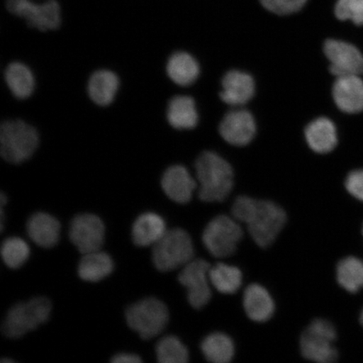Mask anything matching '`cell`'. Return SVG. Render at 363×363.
Returning <instances> with one entry per match:
<instances>
[{
  "label": "cell",
  "instance_id": "4",
  "mask_svg": "<svg viewBox=\"0 0 363 363\" xmlns=\"http://www.w3.org/2000/svg\"><path fill=\"white\" fill-rule=\"evenodd\" d=\"M194 248L191 238L183 229L167 230L154 245L152 261L159 271L169 272L193 260Z\"/></svg>",
  "mask_w": 363,
  "mask_h": 363
},
{
  "label": "cell",
  "instance_id": "11",
  "mask_svg": "<svg viewBox=\"0 0 363 363\" xmlns=\"http://www.w3.org/2000/svg\"><path fill=\"white\" fill-rule=\"evenodd\" d=\"M106 228L101 218L93 214L77 216L72 220L69 230L71 242L81 253L101 250Z\"/></svg>",
  "mask_w": 363,
  "mask_h": 363
},
{
  "label": "cell",
  "instance_id": "9",
  "mask_svg": "<svg viewBox=\"0 0 363 363\" xmlns=\"http://www.w3.org/2000/svg\"><path fill=\"white\" fill-rule=\"evenodd\" d=\"M7 10L40 31L55 30L61 25V8L55 0L36 4L31 0H7Z\"/></svg>",
  "mask_w": 363,
  "mask_h": 363
},
{
  "label": "cell",
  "instance_id": "22",
  "mask_svg": "<svg viewBox=\"0 0 363 363\" xmlns=\"http://www.w3.org/2000/svg\"><path fill=\"white\" fill-rule=\"evenodd\" d=\"M113 270L112 258L101 250L84 254L78 267L80 278L87 282L93 283L106 279Z\"/></svg>",
  "mask_w": 363,
  "mask_h": 363
},
{
  "label": "cell",
  "instance_id": "30",
  "mask_svg": "<svg viewBox=\"0 0 363 363\" xmlns=\"http://www.w3.org/2000/svg\"><path fill=\"white\" fill-rule=\"evenodd\" d=\"M2 259L10 269H17L24 265L30 257V247L24 240L10 238L1 247Z\"/></svg>",
  "mask_w": 363,
  "mask_h": 363
},
{
  "label": "cell",
  "instance_id": "17",
  "mask_svg": "<svg viewBox=\"0 0 363 363\" xmlns=\"http://www.w3.org/2000/svg\"><path fill=\"white\" fill-rule=\"evenodd\" d=\"M26 230L29 238L39 247L51 248L59 242L61 225L55 217L38 212L27 221Z\"/></svg>",
  "mask_w": 363,
  "mask_h": 363
},
{
  "label": "cell",
  "instance_id": "3",
  "mask_svg": "<svg viewBox=\"0 0 363 363\" xmlns=\"http://www.w3.org/2000/svg\"><path fill=\"white\" fill-rule=\"evenodd\" d=\"M39 144L38 131L21 120L4 121L0 128V153L4 160L20 164L33 155Z\"/></svg>",
  "mask_w": 363,
  "mask_h": 363
},
{
  "label": "cell",
  "instance_id": "23",
  "mask_svg": "<svg viewBox=\"0 0 363 363\" xmlns=\"http://www.w3.org/2000/svg\"><path fill=\"white\" fill-rule=\"evenodd\" d=\"M167 121L174 128L189 130L198 123V113L191 97L176 96L172 98L167 107Z\"/></svg>",
  "mask_w": 363,
  "mask_h": 363
},
{
  "label": "cell",
  "instance_id": "35",
  "mask_svg": "<svg viewBox=\"0 0 363 363\" xmlns=\"http://www.w3.org/2000/svg\"><path fill=\"white\" fill-rule=\"evenodd\" d=\"M1 362H2V363H12V362H13V360L9 359V358H4V359Z\"/></svg>",
  "mask_w": 363,
  "mask_h": 363
},
{
  "label": "cell",
  "instance_id": "14",
  "mask_svg": "<svg viewBox=\"0 0 363 363\" xmlns=\"http://www.w3.org/2000/svg\"><path fill=\"white\" fill-rule=\"evenodd\" d=\"M333 95L340 111L348 113L363 111V81L359 75L337 77Z\"/></svg>",
  "mask_w": 363,
  "mask_h": 363
},
{
  "label": "cell",
  "instance_id": "29",
  "mask_svg": "<svg viewBox=\"0 0 363 363\" xmlns=\"http://www.w3.org/2000/svg\"><path fill=\"white\" fill-rule=\"evenodd\" d=\"M156 352L157 360L161 363H185L189 361L187 347L174 335H167L159 340Z\"/></svg>",
  "mask_w": 363,
  "mask_h": 363
},
{
  "label": "cell",
  "instance_id": "25",
  "mask_svg": "<svg viewBox=\"0 0 363 363\" xmlns=\"http://www.w3.org/2000/svg\"><path fill=\"white\" fill-rule=\"evenodd\" d=\"M4 79L11 93L20 99H25L33 94L35 79L28 67L21 62H12L4 72Z\"/></svg>",
  "mask_w": 363,
  "mask_h": 363
},
{
  "label": "cell",
  "instance_id": "18",
  "mask_svg": "<svg viewBox=\"0 0 363 363\" xmlns=\"http://www.w3.org/2000/svg\"><path fill=\"white\" fill-rule=\"evenodd\" d=\"M243 306L250 319L256 322H266L274 315V299L262 285L253 284L245 290Z\"/></svg>",
  "mask_w": 363,
  "mask_h": 363
},
{
  "label": "cell",
  "instance_id": "24",
  "mask_svg": "<svg viewBox=\"0 0 363 363\" xmlns=\"http://www.w3.org/2000/svg\"><path fill=\"white\" fill-rule=\"evenodd\" d=\"M167 72L170 79L179 86L194 83L199 75V66L189 53L179 52L172 54L167 62Z\"/></svg>",
  "mask_w": 363,
  "mask_h": 363
},
{
  "label": "cell",
  "instance_id": "21",
  "mask_svg": "<svg viewBox=\"0 0 363 363\" xmlns=\"http://www.w3.org/2000/svg\"><path fill=\"white\" fill-rule=\"evenodd\" d=\"M120 82L116 74L108 70H99L90 77L89 95L99 106H108L115 99Z\"/></svg>",
  "mask_w": 363,
  "mask_h": 363
},
{
  "label": "cell",
  "instance_id": "31",
  "mask_svg": "<svg viewBox=\"0 0 363 363\" xmlns=\"http://www.w3.org/2000/svg\"><path fill=\"white\" fill-rule=\"evenodd\" d=\"M335 13L340 21H351L357 26H362L363 0H337Z\"/></svg>",
  "mask_w": 363,
  "mask_h": 363
},
{
  "label": "cell",
  "instance_id": "19",
  "mask_svg": "<svg viewBox=\"0 0 363 363\" xmlns=\"http://www.w3.org/2000/svg\"><path fill=\"white\" fill-rule=\"evenodd\" d=\"M166 231V223L162 217L155 213L147 212L135 220L131 235L136 246L145 247L154 246Z\"/></svg>",
  "mask_w": 363,
  "mask_h": 363
},
{
  "label": "cell",
  "instance_id": "13",
  "mask_svg": "<svg viewBox=\"0 0 363 363\" xmlns=\"http://www.w3.org/2000/svg\"><path fill=\"white\" fill-rule=\"evenodd\" d=\"M220 133L225 142L233 146H245L256 135L255 120L246 110L231 111L222 120Z\"/></svg>",
  "mask_w": 363,
  "mask_h": 363
},
{
  "label": "cell",
  "instance_id": "10",
  "mask_svg": "<svg viewBox=\"0 0 363 363\" xmlns=\"http://www.w3.org/2000/svg\"><path fill=\"white\" fill-rule=\"evenodd\" d=\"M211 269L206 260L193 259L180 272L179 283L187 289L189 302L194 308H201L211 301Z\"/></svg>",
  "mask_w": 363,
  "mask_h": 363
},
{
  "label": "cell",
  "instance_id": "5",
  "mask_svg": "<svg viewBox=\"0 0 363 363\" xmlns=\"http://www.w3.org/2000/svg\"><path fill=\"white\" fill-rule=\"evenodd\" d=\"M51 311L52 303L45 297L17 303L7 313L2 325L3 333L9 338H21L47 322Z\"/></svg>",
  "mask_w": 363,
  "mask_h": 363
},
{
  "label": "cell",
  "instance_id": "1",
  "mask_svg": "<svg viewBox=\"0 0 363 363\" xmlns=\"http://www.w3.org/2000/svg\"><path fill=\"white\" fill-rule=\"evenodd\" d=\"M233 216L238 222L247 226L254 242L262 248L274 243L287 221L284 208L278 204L247 196L235 199Z\"/></svg>",
  "mask_w": 363,
  "mask_h": 363
},
{
  "label": "cell",
  "instance_id": "2",
  "mask_svg": "<svg viewBox=\"0 0 363 363\" xmlns=\"http://www.w3.org/2000/svg\"><path fill=\"white\" fill-rule=\"evenodd\" d=\"M199 196L204 202H221L233 188V171L225 159L212 152H204L195 163Z\"/></svg>",
  "mask_w": 363,
  "mask_h": 363
},
{
  "label": "cell",
  "instance_id": "20",
  "mask_svg": "<svg viewBox=\"0 0 363 363\" xmlns=\"http://www.w3.org/2000/svg\"><path fill=\"white\" fill-rule=\"evenodd\" d=\"M308 146L318 153H328L337 147V129L333 121L321 117L313 121L306 129Z\"/></svg>",
  "mask_w": 363,
  "mask_h": 363
},
{
  "label": "cell",
  "instance_id": "37",
  "mask_svg": "<svg viewBox=\"0 0 363 363\" xmlns=\"http://www.w3.org/2000/svg\"><path fill=\"white\" fill-rule=\"evenodd\" d=\"M362 234H363V227H362Z\"/></svg>",
  "mask_w": 363,
  "mask_h": 363
},
{
  "label": "cell",
  "instance_id": "12",
  "mask_svg": "<svg viewBox=\"0 0 363 363\" xmlns=\"http://www.w3.org/2000/svg\"><path fill=\"white\" fill-rule=\"evenodd\" d=\"M326 57L330 62V71L335 77L363 74V56L356 47L338 40H326Z\"/></svg>",
  "mask_w": 363,
  "mask_h": 363
},
{
  "label": "cell",
  "instance_id": "36",
  "mask_svg": "<svg viewBox=\"0 0 363 363\" xmlns=\"http://www.w3.org/2000/svg\"><path fill=\"white\" fill-rule=\"evenodd\" d=\"M360 323L363 326V310H362V311L361 313V315H360Z\"/></svg>",
  "mask_w": 363,
  "mask_h": 363
},
{
  "label": "cell",
  "instance_id": "16",
  "mask_svg": "<svg viewBox=\"0 0 363 363\" xmlns=\"http://www.w3.org/2000/svg\"><path fill=\"white\" fill-rule=\"evenodd\" d=\"M255 94V83L251 75L233 70L225 75L222 80L220 98L225 104L240 106L251 101Z\"/></svg>",
  "mask_w": 363,
  "mask_h": 363
},
{
  "label": "cell",
  "instance_id": "27",
  "mask_svg": "<svg viewBox=\"0 0 363 363\" xmlns=\"http://www.w3.org/2000/svg\"><path fill=\"white\" fill-rule=\"evenodd\" d=\"M211 283L217 291L225 294L238 292L242 284V274L238 267L218 263L211 267Z\"/></svg>",
  "mask_w": 363,
  "mask_h": 363
},
{
  "label": "cell",
  "instance_id": "34",
  "mask_svg": "<svg viewBox=\"0 0 363 363\" xmlns=\"http://www.w3.org/2000/svg\"><path fill=\"white\" fill-rule=\"evenodd\" d=\"M113 363H139L143 359L138 355L133 353H119L112 357Z\"/></svg>",
  "mask_w": 363,
  "mask_h": 363
},
{
  "label": "cell",
  "instance_id": "7",
  "mask_svg": "<svg viewBox=\"0 0 363 363\" xmlns=\"http://www.w3.org/2000/svg\"><path fill=\"white\" fill-rule=\"evenodd\" d=\"M337 331L328 320L316 319L303 331L301 339V350L306 359L331 363L337 360L338 352L333 346Z\"/></svg>",
  "mask_w": 363,
  "mask_h": 363
},
{
  "label": "cell",
  "instance_id": "15",
  "mask_svg": "<svg viewBox=\"0 0 363 363\" xmlns=\"http://www.w3.org/2000/svg\"><path fill=\"white\" fill-rule=\"evenodd\" d=\"M162 187L172 201L186 203L191 201L197 184L186 167L175 165L169 167L163 174Z\"/></svg>",
  "mask_w": 363,
  "mask_h": 363
},
{
  "label": "cell",
  "instance_id": "32",
  "mask_svg": "<svg viewBox=\"0 0 363 363\" xmlns=\"http://www.w3.org/2000/svg\"><path fill=\"white\" fill-rule=\"evenodd\" d=\"M307 0H260L261 4L267 11L277 15H290L301 11Z\"/></svg>",
  "mask_w": 363,
  "mask_h": 363
},
{
  "label": "cell",
  "instance_id": "28",
  "mask_svg": "<svg viewBox=\"0 0 363 363\" xmlns=\"http://www.w3.org/2000/svg\"><path fill=\"white\" fill-rule=\"evenodd\" d=\"M338 283L349 293L355 294L363 289V262L356 257H347L340 261L337 269Z\"/></svg>",
  "mask_w": 363,
  "mask_h": 363
},
{
  "label": "cell",
  "instance_id": "33",
  "mask_svg": "<svg viewBox=\"0 0 363 363\" xmlns=\"http://www.w3.org/2000/svg\"><path fill=\"white\" fill-rule=\"evenodd\" d=\"M349 194L363 202V170H356L348 174L345 183Z\"/></svg>",
  "mask_w": 363,
  "mask_h": 363
},
{
  "label": "cell",
  "instance_id": "6",
  "mask_svg": "<svg viewBox=\"0 0 363 363\" xmlns=\"http://www.w3.org/2000/svg\"><path fill=\"white\" fill-rule=\"evenodd\" d=\"M127 324L145 340L157 337L165 329L169 313L164 303L156 298L143 299L127 308Z\"/></svg>",
  "mask_w": 363,
  "mask_h": 363
},
{
  "label": "cell",
  "instance_id": "26",
  "mask_svg": "<svg viewBox=\"0 0 363 363\" xmlns=\"http://www.w3.org/2000/svg\"><path fill=\"white\" fill-rule=\"evenodd\" d=\"M201 351L208 362L226 363L233 359L235 346L233 340L228 335L215 333L207 335L201 343Z\"/></svg>",
  "mask_w": 363,
  "mask_h": 363
},
{
  "label": "cell",
  "instance_id": "8",
  "mask_svg": "<svg viewBox=\"0 0 363 363\" xmlns=\"http://www.w3.org/2000/svg\"><path fill=\"white\" fill-rule=\"evenodd\" d=\"M238 220L221 215L214 218L204 229L203 242L213 257L225 258L233 255L243 237Z\"/></svg>",
  "mask_w": 363,
  "mask_h": 363
}]
</instances>
